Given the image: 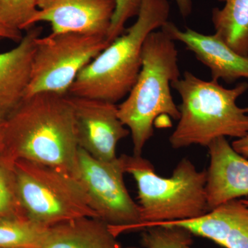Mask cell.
<instances>
[{"mask_svg": "<svg viewBox=\"0 0 248 248\" xmlns=\"http://www.w3.org/2000/svg\"><path fill=\"white\" fill-rule=\"evenodd\" d=\"M125 173L122 155L102 161L79 148L77 178L97 218L108 225L116 236L135 231L141 223L140 207L125 187Z\"/></svg>", "mask_w": 248, "mask_h": 248, "instance_id": "8", "label": "cell"}, {"mask_svg": "<svg viewBox=\"0 0 248 248\" xmlns=\"http://www.w3.org/2000/svg\"><path fill=\"white\" fill-rule=\"evenodd\" d=\"M117 236L102 220L81 217L48 227L40 248H120Z\"/></svg>", "mask_w": 248, "mask_h": 248, "instance_id": "15", "label": "cell"}, {"mask_svg": "<svg viewBox=\"0 0 248 248\" xmlns=\"http://www.w3.org/2000/svg\"><path fill=\"white\" fill-rule=\"evenodd\" d=\"M109 45L107 37L78 32L37 37L24 98L40 93L67 95L80 72Z\"/></svg>", "mask_w": 248, "mask_h": 248, "instance_id": "7", "label": "cell"}, {"mask_svg": "<svg viewBox=\"0 0 248 248\" xmlns=\"http://www.w3.org/2000/svg\"><path fill=\"white\" fill-rule=\"evenodd\" d=\"M55 0H37V6L39 9H45L53 4Z\"/></svg>", "mask_w": 248, "mask_h": 248, "instance_id": "25", "label": "cell"}, {"mask_svg": "<svg viewBox=\"0 0 248 248\" xmlns=\"http://www.w3.org/2000/svg\"><path fill=\"white\" fill-rule=\"evenodd\" d=\"M125 173L138 188L141 223L135 231L161 222L194 219L210 212L205 185L207 170L199 171L190 160L179 161L172 175H158L151 161L142 156L122 155Z\"/></svg>", "mask_w": 248, "mask_h": 248, "instance_id": "5", "label": "cell"}, {"mask_svg": "<svg viewBox=\"0 0 248 248\" xmlns=\"http://www.w3.org/2000/svg\"><path fill=\"white\" fill-rule=\"evenodd\" d=\"M171 86L181 97L180 117L169 138L174 149L192 145L207 147L215 139L238 140L248 135V107L236 104L248 91V83L226 89L218 81H205L186 71Z\"/></svg>", "mask_w": 248, "mask_h": 248, "instance_id": "3", "label": "cell"}, {"mask_svg": "<svg viewBox=\"0 0 248 248\" xmlns=\"http://www.w3.org/2000/svg\"><path fill=\"white\" fill-rule=\"evenodd\" d=\"M38 11L37 0H0V27L20 42L21 32L32 28V19Z\"/></svg>", "mask_w": 248, "mask_h": 248, "instance_id": "18", "label": "cell"}, {"mask_svg": "<svg viewBox=\"0 0 248 248\" xmlns=\"http://www.w3.org/2000/svg\"><path fill=\"white\" fill-rule=\"evenodd\" d=\"M2 39H9V40L16 41L14 36L7 31H5L2 28L0 27V40H2Z\"/></svg>", "mask_w": 248, "mask_h": 248, "instance_id": "26", "label": "cell"}, {"mask_svg": "<svg viewBox=\"0 0 248 248\" xmlns=\"http://www.w3.org/2000/svg\"><path fill=\"white\" fill-rule=\"evenodd\" d=\"M157 226L182 227L226 248H248V205L242 200L230 201L194 219L161 222L148 228Z\"/></svg>", "mask_w": 248, "mask_h": 248, "instance_id": "13", "label": "cell"}, {"mask_svg": "<svg viewBox=\"0 0 248 248\" xmlns=\"http://www.w3.org/2000/svg\"><path fill=\"white\" fill-rule=\"evenodd\" d=\"M224 3L212 11L215 35L230 48L248 57V0H217Z\"/></svg>", "mask_w": 248, "mask_h": 248, "instance_id": "16", "label": "cell"}, {"mask_svg": "<svg viewBox=\"0 0 248 248\" xmlns=\"http://www.w3.org/2000/svg\"><path fill=\"white\" fill-rule=\"evenodd\" d=\"M67 99L73 110L79 148L97 159H115L117 144L130 134L119 117L118 106L69 94Z\"/></svg>", "mask_w": 248, "mask_h": 248, "instance_id": "9", "label": "cell"}, {"mask_svg": "<svg viewBox=\"0 0 248 248\" xmlns=\"http://www.w3.org/2000/svg\"><path fill=\"white\" fill-rule=\"evenodd\" d=\"M183 17H188L192 11V0H174Z\"/></svg>", "mask_w": 248, "mask_h": 248, "instance_id": "23", "label": "cell"}, {"mask_svg": "<svg viewBox=\"0 0 248 248\" xmlns=\"http://www.w3.org/2000/svg\"><path fill=\"white\" fill-rule=\"evenodd\" d=\"M67 95L24 97L6 116L0 152L14 161L48 165L78 177L79 146Z\"/></svg>", "mask_w": 248, "mask_h": 248, "instance_id": "1", "label": "cell"}, {"mask_svg": "<svg viewBox=\"0 0 248 248\" xmlns=\"http://www.w3.org/2000/svg\"><path fill=\"white\" fill-rule=\"evenodd\" d=\"M7 115V112L0 108V144H1V138H2L3 132H4V125L5 123H6V116Z\"/></svg>", "mask_w": 248, "mask_h": 248, "instance_id": "24", "label": "cell"}, {"mask_svg": "<svg viewBox=\"0 0 248 248\" xmlns=\"http://www.w3.org/2000/svg\"><path fill=\"white\" fill-rule=\"evenodd\" d=\"M169 0H141L136 21L82 70L68 94L118 102L128 95L141 67L143 46L169 21Z\"/></svg>", "mask_w": 248, "mask_h": 248, "instance_id": "4", "label": "cell"}, {"mask_svg": "<svg viewBox=\"0 0 248 248\" xmlns=\"http://www.w3.org/2000/svg\"><path fill=\"white\" fill-rule=\"evenodd\" d=\"M26 215L18 195L15 161L0 152V217Z\"/></svg>", "mask_w": 248, "mask_h": 248, "instance_id": "19", "label": "cell"}, {"mask_svg": "<svg viewBox=\"0 0 248 248\" xmlns=\"http://www.w3.org/2000/svg\"><path fill=\"white\" fill-rule=\"evenodd\" d=\"M242 201L244 203H246V205H248V200H242Z\"/></svg>", "mask_w": 248, "mask_h": 248, "instance_id": "28", "label": "cell"}, {"mask_svg": "<svg viewBox=\"0 0 248 248\" xmlns=\"http://www.w3.org/2000/svg\"><path fill=\"white\" fill-rule=\"evenodd\" d=\"M120 248H145L135 247V246H129V247H125V248L121 247Z\"/></svg>", "mask_w": 248, "mask_h": 248, "instance_id": "27", "label": "cell"}, {"mask_svg": "<svg viewBox=\"0 0 248 248\" xmlns=\"http://www.w3.org/2000/svg\"><path fill=\"white\" fill-rule=\"evenodd\" d=\"M231 145L236 153L248 159V135L244 138L234 140Z\"/></svg>", "mask_w": 248, "mask_h": 248, "instance_id": "22", "label": "cell"}, {"mask_svg": "<svg viewBox=\"0 0 248 248\" xmlns=\"http://www.w3.org/2000/svg\"><path fill=\"white\" fill-rule=\"evenodd\" d=\"M115 7V0H55L46 9H39L32 26L48 22L51 33L78 32L107 38Z\"/></svg>", "mask_w": 248, "mask_h": 248, "instance_id": "10", "label": "cell"}, {"mask_svg": "<svg viewBox=\"0 0 248 248\" xmlns=\"http://www.w3.org/2000/svg\"><path fill=\"white\" fill-rule=\"evenodd\" d=\"M28 31L17 46L0 53V108L7 113L22 100L30 82L36 40L42 29Z\"/></svg>", "mask_w": 248, "mask_h": 248, "instance_id": "14", "label": "cell"}, {"mask_svg": "<svg viewBox=\"0 0 248 248\" xmlns=\"http://www.w3.org/2000/svg\"><path fill=\"white\" fill-rule=\"evenodd\" d=\"M186 248H192L190 247V246H187V247H186Z\"/></svg>", "mask_w": 248, "mask_h": 248, "instance_id": "29", "label": "cell"}, {"mask_svg": "<svg viewBox=\"0 0 248 248\" xmlns=\"http://www.w3.org/2000/svg\"><path fill=\"white\" fill-rule=\"evenodd\" d=\"M210 166L205 185L209 209L248 196V159L234 151L226 138L207 146Z\"/></svg>", "mask_w": 248, "mask_h": 248, "instance_id": "11", "label": "cell"}, {"mask_svg": "<svg viewBox=\"0 0 248 248\" xmlns=\"http://www.w3.org/2000/svg\"><path fill=\"white\" fill-rule=\"evenodd\" d=\"M175 41L160 29L146 37L141 67L126 99L118 106V115L131 134L134 155L141 156L154 134L160 117L179 120V108L173 99L171 84L181 78Z\"/></svg>", "mask_w": 248, "mask_h": 248, "instance_id": "2", "label": "cell"}, {"mask_svg": "<svg viewBox=\"0 0 248 248\" xmlns=\"http://www.w3.org/2000/svg\"><path fill=\"white\" fill-rule=\"evenodd\" d=\"M18 195L28 217L46 227L81 218H97L78 178L58 168L15 161Z\"/></svg>", "mask_w": 248, "mask_h": 248, "instance_id": "6", "label": "cell"}, {"mask_svg": "<svg viewBox=\"0 0 248 248\" xmlns=\"http://www.w3.org/2000/svg\"><path fill=\"white\" fill-rule=\"evenodd\" d=\"M161 29L173 40L184 44L187 50L208 67L212 80L221 79L232 84L241 78L248 79V57L236 53L215 34L204 35L187 27L181 30L169 21Z\"/></svg>", "mask_w": 248, "mask_h": 248, "instance_id": "12", "label": "cell"}, {"mask_svg": "<svg viewBox=\"0 0 248 248\" xmlns=\"http://www.w3.org/2000/svg\"><path fill=\"white\" fill-rule=\"evenodd\" d=\"M143 231L141 242L145 248H186L193 242V234L182 227L157 226Z\"/></svg>", "mask_w": 248, "mask_h": 248, "instance_id": "20", "label": "cell"}, {"mask_svg": "<svg viewBox=\"0 0 248 248\" xmlns=\"http://www.w3.org/2000/svg\"><path fill=\"white\" fill-rule=\"evenodd\" d=\"M48 228L27 215L0 217V248H40Z\"/></svg>", "mask_w": 248, "mask_h": 248, "instance_id": "17", "label": "cell"}, {"mask_svg": "<svg viewBox=\"0 0 248 248\" xmlns=\"http://www.w3.org/2000/svg\"><path fill=\"white\" fill-rule=\"evenodd\" d=\"M115 14L107 35L109 44L125 32L129 19L138 16L141 0H115Z\"/></svg>", "mask_w": 248, "mask_h": 248, "instance_id": "21", "label": "cell"}]
</instances>
